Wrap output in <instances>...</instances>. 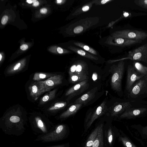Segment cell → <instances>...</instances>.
Segmentation results:
<instances>
[{"mask_svg":"<svg viewBox=\"0 0 147 147\" xmlns=\"http://www.w3.org/2000/svg\"><path fill=\"white\" fill-rule=\"evenodd\" d=\"M26 119L21 115L6 116L0 121V128L5 134L19 136L26 130Z\"/></svg>","mask_w":147,"mask_h":147,"instance_id":"obj_1","label":"cell"},{"mask_svg":"<svg viewBox=\"0 0 147 147\" xmlns=\"http://www.w3.org/2000/svg\"><path fill=\"white\" fill-rule=\"evenodd\" d=\"M67 133V127L64 124H59L54 126L46 134L37 136L35 141H40L43 143L50 142L59 141L66 137Z\"/></svg>","mask_w":147,"mask_h":147,"instance_id":"obj_2","label":"cell"},{"mask_svg":"<svg viewBox=\"0 0 147 147\" xmlns=\"http://www.w3.org/2000/svg\"><path fill=\"white\" fill-rule=\"evenodd\" d=\"M30 122L33 132L38 136L46 134L54 126L48 120L39 115H36L31 118Z\"/></svg>","mask_w":147,"mask_h":147,"instance_id":"obj_3","label":"cell"},{"mask_svg":"<svg viewBox=\"0 0 147 147\" xmlns=\"http://www.w3.org/2000/svg\"><path fill=\"white\" fill-rule=\"evenodd\" d=\"M124 69V62L121 61L114 67L111 81L112 88L114 91L119 92L121 90V80Z\"/></svg>","mask_w":147,"mask_h":147,"instance_id":"obj_4","label":"cell"},{"mask_svg":"<svg viewBox=\"0 0 147 147\" xmlns=\"http://www.w3.org/2000/svg\"><path fill=\"white\" fill-rule=\"evenodd\" d=\"M128 93L129 96L132 98H141L147 95V75L137 80Z\"/></svg>","mask_w":147,"mask_h":147,"instance_id":"obj_5","label":"cell"},{"mask_svg":"<svg viewBox=\"0 0 147 147\" xmlns=\"http://www.w3.org/2000/svg\"><path fill=\"white\" fill-rule=\"evenodd\" d=\"M115 36L129 40H142L147 38V33L135 30L126 29L117 32Z\"/></svg>","mask_w":147,"mask_h":147,"instance_id":"obj_6","label":"cell"},{"mask_svg":"<svg viewBox=\"0 0 147 147\" xmlns=\"http://www.w3.org/2000/svg\"><path fill=\"white\" fill-rule=\"evenodd\" d=\"M123 59L147 63V44L129 51L127 57Z\"/></svg>","mask_w":147,"mask_h":147,"instance_id":"obj_7","label":"cell"},{"mask_svg":"<svg viewBox=\"0 0 147 147\" xmlns=\"http://www.w3.org/2000/svg\"><path fill=\"white\" fill-rule=\"evenodd\" d=\"M88 80L79 82L69 89L66 92L65 96H68L67 100H69L76 96H77L87 90L89 87Z\"/></svg>","mask_w":147,"mask_h":147,"instance_id":"obj_8","label":"cell"},{"mask_svg":"<svg viewBox=\"0 0 147 147\" xmlns=\"http://www.w3.org/2000/svg\"><path fill=\"white\" fill-rule=\"evenodd\" d=\"M144 76L137 71L133 66L128 65L126 88L128 92L135 82Z\"/></svg>","mask_w":147,"mask_h":147,"instance_id":"obj_9","label":"cell"},{"mask_svg":"<svg viewBox=\"0 0 147 147\" xmlns=\"http://www.w3.org/2000/svg\"><path fill=\"white\" fill-rule=\"evenodd\" d=\"M63 76L59 75H55L44 81H39L42 85L44 93L48 91L62 83Z\"/></svg>","mask_w":147,"mask_h":147,"instance_id":"obj_10","label":"cell"},{"mask_svg":"<svg viewBox=\"0 0 147 147\" xmlns=\"http://www.w3.org/2000/svg\"><path fill=\"white\" fill-rule=\"evenodd\" d=\"M107 109L106 102L104 101L97 108L92 115L90 119L86 125V129L89 128L96 119L104 114L107 111Z\"/></svg>","mask_w":147,"mask_h":147,"instance_id":"obj_11","label":"cell"},{"mask_svg":"<svg viewBox=\"0 0 147 147\" xmlns=\"http://www.w3.org/2000/svg\"><path fill=\"white\" fill-rule=\"evenodd\" d=\"M131 106V104L129 102L118 103L111 107L110 110L109 115L111 116H116L130 108Z\"/></svg>","mask_w":147,"mask_h":147,"instance_id":"obj_12","label":"cell"},{"mask_svg":"<svg viewBox=\"0 0 147 147\" xmlns=\"http://www.w3.org/2000/svg\"><path fill=\"white\" fill-rule=\"evenodd\" d=\"M145 108H129L126 109L122 114L120 117L121 118L131 119L143 114L146 111Z\"/></svg>","mask_w":147,"mask_h":147,"instance_id":"obj_13","label":"cell"},{"mask_svg":"<svg viewBox=\"0 0 147 147\" xmlns=\"http://www.w3.org/2000/svg\"><path fill=\"white\" fill-rule=\"evenodd\" d=\"M30 96L35 100L44 93L42 85L39 81L33 82L29 87Z\"/></svg>","mask_w":147,"mask_h":147,"instance_id":"obj_14","label":"cell"},{"mask_svg":"<svg viewBox=\"0 0 147 147\" xmlns=\"http://www.w3.org/2000/svg\"><path fill=\"white\" fill-rule=\"evenodd\" d=\"M97 89V87L94 88L76 99L74 102V104L82 103L84 105L86 104L94 98L95 94Z\"/></svg>","mask_w":147,"mask_h":147,"instance_id":"obj_15","label":"cell"},{"mask_svg":"<svg viewBox=\"0 0 147 147\" xmlns=\"http://www.w3.org/2000/svg\"><path fill=\"white\" fill-rule=\"evenodd\" d=\"M82 105V103L73 104L62 113L59 116V118L61 119H65L74 114L80 109Z\"/></svg>","mask_w":147,"mask_h":147,"instance_id":"obj_16","label":"cell"},{"mask_svg":"<svg viewBox=\"0 0 147 147\" xmlns=\"http://www.w3.org/2000/svg\"><path fill=\"white\" fill-rule=\"evenodd\" d=\"M103 124L99 125L97 137L92 147H104Z\"/></svg>","mask_w":147,"mask_h":147,"instance_id":"obj_17","label":"cell"},{"mask_svg":"<svg viewBox=\"0 0 147 147\" xmlns=\"http://www.w3.org/2000/svg\"><path fill=\"white\" fill-rule=\"evenodd\" d=\"M99 125L94 129L88 138L84 147H92L98 135Z\"/></svg>","mask_w":147,"mask_h":147,"instance_id":"obj_18","label":"cell"},{"mask_svg":"<svg viewBox=\"0 0 147 147\" xmlns=\"http://www.w3.org/2000/svg\"><path fill=\"white\" fill-rule=\"evenodd\" d=\"M88 78L87 75L72 74L69 76V80L70 83H74L88 80Z\"/></svg>","mask_w":147,"mask_h":147,"instance_id":"obj_19","label":"cell"},{"mask_svg":"<svg viewBox=\"0 0 147 147\" xmlns=\"http://www.w3.org/2000/svg\"><path fill=\"white\" fill-rule=\"evenodd\" d=\"M133 66L136 70L139 73L144 75H147V67L140 63L134 61L133 63Z\"/></svg>","mask_w":147,"mask_h":147,"instance_id":"obj_20","label":"cell"},{"mask_svg":"<svg viewBox=\"0 0 147 147\" xmlns=\"http://www.w3.org/2000/svg\"><path fill=\"white\" fill-rule=\"evenodd\" d=\"M55 75L54 74L47 73H36L34 74L33 79L34 80H36L38 81L41 80H43L47 78H49Z\"/></svg>","mask_w":147,"mask_h":147,"instance_id":"obj_21","label":"cell"},{"mask_svg":"<svg viewBox=\"0 0 147 147\" xmlns=\"http://www.w3.org/2000/svg\"><path fill=\"white\" fill-rule=\"evenodd\" d=\"M56 91V89H55L50 91L49 93L45 95L41 99L40 103H43L47 102L54 98L55 96Z\"/></svg>","mask_w":147,"mask_h":147,"instance_id":"obj_22","label":"cell"},{"mask_svg":"<svg viewBox=\"0 0 147 147\" xmlns=\"http://www.w3.org/2000/svg\"><path fill=\"white\" fill-rule=\"evenodd\" d=\"M67 105L66 102H57L49 109V111H53L60 109L65 107Z\"/></svg>","mask_w":147,"mask_h":147,"instance_id":"obj_23","label":"cell"},{"mask_svg":"<svg viewBox=\"0 0 147 147\" xmlns=\"http://www.w3.org/2000/svg\"><path fill=\"white\" fill-rule=\"evenodd\" d=\"M120 140L125 147H136V146L128 139L125 137H121Z\"/></svg>","mask_w":147,"mask_h":147,"instance_id":"obj_24","label":"cell"},{"mask_svg":"<svg viewBox=\"0 0 147 147\" xmlns=\"http://www.w3.org/2000/svg\"><path fill=\"white\" fill-rule=\"evenodd\" d=\"M87 71L81 65L78 64L77 65L76 70L74 74L87 75Z\"/></svg>","mask_w":147,"mask_h":147,"instance_id":"obj_25","label":"cell"},{"mask_svg":"<svg viewBox=\"0 0 147 147\" xmlns=\"http://www.w3.org/2000/svg\"><path fill=\"white\" fill-rule=\"evenodd\" d=\"M134 2L137 5L147 9V0H135Z\"/></svg>","mask_w":147,"mask_h":147,"instance_id":"obj_26","label":"cell"},{"mask_svg":"<svg viewBox=\"0 0 147 147\" xmlns=\"http://www.w3.org/2000/svg\"><path fill=\"white\" fill-rule=\"evenodd\" d=\"M107 138L109 144L111 145L113 141V135L111 127L109 128L108 130Z\"/></svg>","mask_w":147,"mask_h":147,"instance_id":"obj_27","label":"cell"},{"mask_svg":"<svg viewBox=\"0 0 147 147\" xmlns=\"http://www.w3.org/2000/svg\"><path fill=\"white\" fill-rule=\"evenodd\" d=\"M76 65H74L71 67L69 71V76L75 74L76 70Z\"/></svg>","mask_w":147,"mask_h":147,"instance_id":"obj_28","label":"cell"},{"mask_svg":"<svg viewBox=\"0 0 147 147\" xmlns=\"http://www.w3.org/2000/svg\"><path fill=\"white\" fill-rule=\"evenodd\" d=\"M83 30V28L82 26H78L74 28V32L76 34H78L81 32Z\"/></svg>","mask_w":147,"mask_h":147,"instance_id":"obj_29","label":"cell"},{"mask_svg":"<svg viewBox=\"0 0 147 147\" xmlns=\"http://www.w3.org/2000/svg\"><path fill=\"white\" fill-rule=\"evenodd\" d=\"M83 48L85 50L89 51V52L94 54H96V52L92 49L90 48L88 46L86 45H84L83 47Z\"/></svg>","mask_w":147,"mask_h":147,"instance_id":"obj_30","label":"cell"},{"mask_svg":"<svg viewBox=\"0 0 147 147\" xmlns=\"http://www.w3.org/2000/svg\"><path fill=\"white\" fill-rule=\"evenodd\" d=\"M8 17L7 16H3L1 20V23L3 25H5L7 23L8 20Z\"/></svg>","mask_w":147,"mask_h":147,"instance_id":"obj_31","label":"cell"},{"mask_svg":"<svg viewBox=\"0 0 147 147\" xmlns=\"http://www.w3.org/2000/svg\"><path fill=\"white\" fill-rule=\"evenodd\" d=\"M33 4L32 6L34 7L38 6L39 4V2L36 0H32Z\"/></svg>","mask_w":147,"mask_h":147,"instance_id":"obj_32","label":"cell"},{"mask_svg":"<svg viewBox=\"0 0 147 147\" xmlns=\"http://www.w3.org/2000/svg\"><path fill=\"white\" fill-rule=\"evenodd\" d=\"M66 145L65 144H61L57 145H55L51 146H48L45 147H66Z\"/></svg>","mask_w":147,"mask_h":147,"instance_id":"obj_33","label":"cell"},{"mask_svg":"<svg viewBox=\"0 0 147 147\" xmlns=\"http://www.w3.org/2000/svg\"><path fill=\"white\" fill-rule=\"evenodd\" d=\"M77 53L79 54L82 56H84L85 55V52L81 50H79L77 51Z\"/></svg>","mask_w":147,"mask_h":147,"instance_id":"obj_34","label":"cell"},{"mask_svg":"<svg viewBox=\"0 0 147 147\" xmlns=\"http://www.w3.org/2000/svg\"><path fill=\"white\" fill-rule=\"evenodd\" d=\"M28 48V46L26 44H23L20 47V49L22 50H25Z\"/></svg>","mask_w":147,"mask_h":147,"instance_id":"obj_35","label":"cell"},{"mask_svg":"<svg viewBox=\"0 0 147 147\" xmlns=\"http://www.w3.org/2000/svg\"><path fill=\"white\" fill-rule=\"evenodd\" d=\"M142 132L143 134L147 136V126L144 127L142 129Z\"/></svg>","mask_w":147,"mask_h":147,"instance_id":"obj_36","label":"cell"},{"mask_svg":"<svg viewBox=\"0 0 147 147\" xmlns=\"http://www.w3.org/2000/svg\"><path fill=\"white\" fill-rule=\"evenodd\" d=\"M40 12L42 14H45L47 12V9L45 8H42L40 9Z\"/></svg>","mask_w":147,"mask_h":147,"instance_id":"obj_37","label":"cell"},{"mask_svg":"<svg viewBox=\"0 0 147 147\" xmlns=\"http://www.w3.org/2000/svg\"><path fill=\"white\" fill-rule=\"evenodd\" d=\"M92 78L93 80L95 81L97 79V74L96 73H94L92 76Z\"/></svg>","mask_w":147,"mask_h":147,"instance_id":"obj_38","label":"cell"},{"mask_svg":"<svg viewBox=\"0 0 147 147\" xmlns=\"http://www.w3.org/2000/svg\"><path fill=\"white\" fill-rule=\"evenodd\" d=\"M89 7L88 6H84L82 8V10L84 11H86L88 10Z\"/></svg>","mask_w":147,"mask_h":147,"instance_id":"obj_39","label":"cell"},{"mask_svg":"<svg viewBox=\"0 0 147 147\" xmlns=\"http://www.w3.org/2000/svg\"><path fill=\"white\" fill-rule=\"evenodd\" d=\"M57 50L59 53L62 54L63 53V49L60 47H58L57 48Z\"/></svg>","mask_w":147,"mask_h":147,"instance_id":"obj_40","label":"cell"},{"mask_svg":"<svg viewBox=\"0 0 147 147\" xmlns=\"http://www.w3.org/2000/svg\"><path fill=\"white\" fill-rule=\"evenodd\" d=\"M110 0H102L101 2V3L102 4H104L106 3L108 1H110Z\"/></svg>","mask_w":147,"mask_h":147,"instance_id":"obj_41","label":"cell"},{"mask_svg":"<svg viewBox=\"0 0 147 147\" xmlns=\"http://www.w3.org/2000/svg\"><path fill=\"white\" fill-rule=\"evenodd\" d=\"M26 1L28 3L31 4L32 3V0H27Z\"/></svg>","mask_w":147,"mask_h":147,"instance_id":"obj_42","label":"cell"},{"mask_svg":"<svg viewBox=\"0 0 147 147\" xmlns=\"http://www.w3.org/2000/svg\"><path fill=\"white\" fill-rule=\"evenodd\" d=\"M62 1V0H57V2L58 3H60Z\"/></svg>","mask_w":147,"mask_h":147,"instance_id":"obj_43","label":"cell"},{"mask_svg":"<svg viewBox=\"0 0 147 147\" xmlns=\"http://www.w3.org/2000/svg\"><path fill=\"white\" fill-rule=\"evenodd\" d=\"M2 56L1 54H0V61H1L2 59Z\"/></svg>","mask_w":147,"mask_h":147,"instance_id":"obj_44","label":"cell"}]
</instances>
